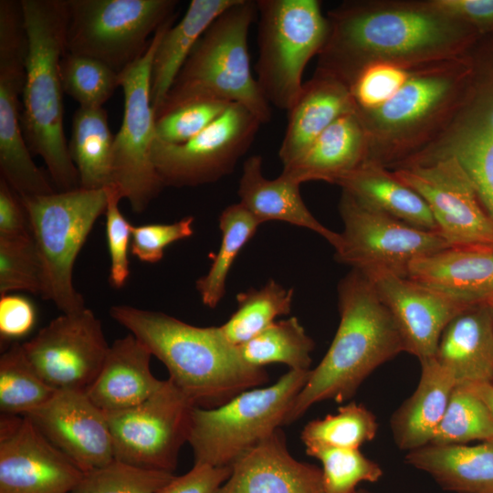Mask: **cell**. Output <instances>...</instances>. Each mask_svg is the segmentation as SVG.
Wrapping results in <instances>:
<instances>
[{"instance_id":"22","label":"cell","mask_w":493,"mask_h":493,"mask_svg":"<svg viewBox=\"0 0 493 493\" xmlns=\"http://www.w3.org/2000/svg\"><path fill=\"white\" fill-rule=\"evenodd\" d=\"M231 467L217 493H325L321 468L294 458L280 428Z\"/></svg>"},{"instance_id":"23","label":"cell","mask_w":493,"mask_h":493,"mask_svg":"<svg viewBox=\"0 0 493 493\" xmlns=\"http://www.w3.org/2000/svg\"><path fill=\"white\" fill-rule=\"evenodd\" d=\"M410 279L467 308L493 300V246L447 247L414 260Z\"/></svg>"},{"instance_id":"19","label":"cell","mask_w":493,"mask_h":493,"mask_svg":"<svg viewBox=\"0 0 493 493\" xmlns=\"http://www.w3.org/2000/svg\"><path fill=\"white\" fill-rule=\"evenodd\" d=\"M83 475L26 415L1 414L0 493H72Z\"/></svg>"},{"instance_id":"36","label":"cell","mask_w":493,"mask_h":493,"mask_svg":"<svg viewBox=\"0 0 493 493\" xmlns=\"http://www.w3.org/2000/svg\"><path fill=\"white\" fill-rule=\"evenodd\" d=\"M293 289L274 280L260 288H250L236 296L237 309L220 329L226 339L238 347L290 312Z\"/></svg>"},{"instance_id":"29","label":"cell","mask_w":493,"mask_h":493,"mask_svg":"<svg viewBox=\"0 0 493 493\" xmlns=\"http://www.w3.org/2000/svg\"><path fill=\"white\" fill-rule=\"evenodd\" d=\"M421 363L416 389L393 414V438L402 450L412 451L431 444L455 389L453 377L434 358Z\"/></svg>"},{"instance_id":"49","label":"cell","mask_w":493,"mask_h":493,"mask_svg":"<svg viewBox=\"0 0 493 493\" xmlns=\"http://www.w3.org/2000/svg\"><path fill=\"white\" fill-rule=\"evenodd\" d=\"M435 11L473 27L479 35L493 30V0H426Z\"/></svg>"},{"instance_id":"4","label":"cell","mask_w":493,"mask_h":493,"mask_svg":"<svg viewBox=\"0 0 493 493\" xmlns=\"http://www.w3.org/2000/svg\"><path fill=\"white\" fill-rule=\"evenodd\" d=\"M26 33L21 126L58 192L80 187L64 132L60 62L66 53L68 0H20Z\"/></svg>"},{"instance_id":"26","label":"cell","mask_w":493,"mask_h":493,"mask_svg":"<svg viewBox=\"0 0 493 493\" xmlns=\"http://www.w3.org/2000/svg\"><path fill=\"white\" fill-rule=\"evenodd\" d=\"M152 354L131 333L110 346L97 378L86 393L104 413L138 405L153 394L164 381L151 371Z\"/></svg>"},{"instance_id":"28","label":"cell","mask_w":493,"mask_h":493,"mask_svg":"<svg viewBox=\"0 0 493 493\" xmlns=\"http://www.w3.org/2000/svg\"><path fill=\"white\" fill-rule=\"evenodd\" d=\"M367 131L356 111L338 118L282 173L302 184L324 181L336 184L366 162Z\"/></svg>"},{"instance_id":"15","label":"cell","mask_w":493,"mask_h":493,"mask_svg":"<svg viewBox=\"0 0 493 493\" xmlns=\"http://www.w3.org/2000/svg\"><path fill=\"white\" fill-rule=\"evenodd\" d=\"M194 405L170 380L142 404L105 413L114 458L146 469L173 473L188 442Z\"/></svg>"},{"instance_id":"41","label":"cell","mask_w":493,"mask_h":493,"mask_svg":"<svg viewBox=\"0 0 493 493\" xmlns=\"http://www.w3.org/2000/svg\"><path fill=\"white\" fill-rule=\"evenodd\" d=\"M306 453L321 463L325 493H355L359 484L376 483L383 475L380 465L359 449L309 446Z\"/></svg>"},{"instance_id":"40","label":"cell","mask_w":493,"mask_h":493,"mask_svg":"<svg viewBox=\"0 0 493 493\" xmlns=\"http://www.w3.org/2000/svg\"><path fill=\"white\" fill-rule=\"evenodd\" d=\"M64 93L83 108H102L121 87V76L103 62L66 51L60 62Z\"/></svg>"},{"instance_id":"46","label":"cell","mask_w":493,"mask_h":493,"mask_svg":"<svg viewBox=\"0 0 493 493\" xmlns=\"http://www.w3.org/2000/svg\"><path fill=\"white\" fill-rule=\"evenodd\" d=\"M107 194L106 237L110 259V283L121 288L130 276L129 248L132 225L124 217L119 204L122 199L118 188L111 184L105 188Z\"/></svg>"},{"instance_id":"6","label":"cell","mask_w":493,"mask_h":493,"mask_svg":"<svg viewBox=\"0 0 493 493\" xmlns=\"http://www.w3.org/2000/svg\"><path fill=\"white\" fill-rule=\"evenodd\" d=\"M257 16V1L237 0L214 20L194 47L155 120L198 100L237 103L262 124L271 120V107L250 68L248 32Z\"/></svg>"},{"instance_id":"11","label":"cell","mask_w":493,"mask_h":493,"mask_svg":"<svg viewBox=\"0 0 493 493\" xmlns=\"http://www.w3.org/2000/svg\"><path fill=\"white\" fill-rule=\"evenodd\" d=\"M175 16L173 15L157 29L144 54L120 74L124 111L113 140L112 184L135 213L143 212L164 187L152 157L156 130L151 74L156 47Z\"/></svg>"},{"instance_id":"18","label":"cell","mask_w":493,"mask_h":493,"mask_svg":"<svg viewBox=\"0 0 493 493\" xmlns=\"http://www.w3.org/2000/svg\"><path fill=\"white\" fill-rule=\"evenodd\" d=\"M110 346L100 320L88 308L62 313L22 344L48 385L85 393L100 372Z\"/></svg>"},{"instance_id":"24","label":"cell","mask_w":493,"mask_h":493,"mask_svg":"<svg viewBox=\"0 0 493 493\" xmlns=\"http://www.w3.org/2000/svg\"><path fill=\"white\" fill-rule=\"evenodd\" d=\"M355 111L348 86L334 74L316 68L288 110V120L278 151L283 167L297 161L331 123Z\"/></svg>"},{"instance_id":"14","label":"cell","mask_w":493,"mask_h":493,"mask_svg":"<svg viewBox=\"0 0 493 493\" xmlns=\"http://www.w3.org/2000/svg\"><path fill=\"white\" fill-rule=\"evenodd\" d=\"M339 210L344 228L334 247L335 257L365 276L390 273L407 278L414 260L449 247L437 232L376 212L345 192Z\"/></svg>"},{"instance_id":"9","label":"cell","mask_w":493,"mask_h":493,"mask_svg":"<svg viewBox=\"0 0 493 493\" xmlns=\"http://www.w3.org/2000/svg\"><path fill=\"white\" fill-rule=\"evenodd\" d=\"M257 81L269 103L289 110L299 96L304 69L320 52L328 21L318 0H257Z\"/></svg>"},{"instance_id":"45","label":"cell","mask_w":493,"mask_h":493,"mask_svg":"<svg viewBox=\"0 0 493 493\" xmlns=\"http://www.w3.org/2000/svg\"><path fill=\"white\" fill-rule=\"evenodd\" d=\"M230 104L198 100L182 105L156 118V139L171 144L185 142L213 123Z\"/></svg>"},{"instance_id":"2","label":"cell","mask_w":493,"mask_h":493,"mask_svg":"<svg viewBox=\"0 0 493 493\" xmlns=\"http://www.w3.org/2000/svg\"><path fill=\"white\" fill-rule=\"evenodd\" d=\"M110 317L167 368L169 379L195 406L215 408L269 381L246 363L219 327H197L160 311L114 305Z\"/></svg>"},{"instance_id":"1","label":"cell","mask_w":493,"mask_h":493,"mask_svg":"<svg viewBox=\"0 0 493 493\" xmlns=\"http://www.w3.org/2000/svg\"><path fill=\"white\" fill-rule=\"evenodd\" d=\"M317 68L346 85L379 62L405 67L467 55L479 34L420 1H348L330 10Z\"/></svg>"},{"instance_id":"12","label":"cell","mask_w":493,"mask_h":493,"mask_svg":"<svg viewBox=\"0 0 493 493\" xmlns=\"http://www.w3.org/2000/svg\"><path fill=\"white\" fill-rule=\"evenodd\" d=\"M472 63L468 87L451 120L404 165L455 158L493 217V49L475 51Z\"/></svg>"},{"instance_id":"27","label":"cell","mask_w":493,"mask_h":493,"mask_svg":"<svg viewBox=\"0 0 493 493\" xmlns=\"http://www.w3.org/2000/svg\"><path fill=\"white\" fill-rule=\"evenodd\" d=\"M262 165V157L257 154L244 163L237 192L239 203L261 224L277 220L307 228L335 247L340 233L325 227L309 212L300 195V184L282 173L275 179H267Z\"/></svg>"},{"instance_id":"21","label":"cell","mask_w":493,"mask_h":493,"mask_svg":"<svg viewBox=\"0 0 493 493\" xmlns=\"http://www.w3.org/2000/svg\"><path fill=\"white\" fill-rule=\"evenodd\" d=\"M366 277L390 311L404 351L419 362L434 358L444 330L467 308L409 278L390 273Z\"/></svg>"},{"instance_id":"48","label":"cell","mask_w":493,"mask_h":493,"mask_svg":"<svg viewBox=\"0 0 493 493\" xmlns=\"http://www.w3.org/2000/svg\"><path fill=\"white\" fill-rule=\"evenodd\" d=\"M232 467L194 464L190 471L173 477L157 493H217L231 475Z\"/></svg>"},{"instance_id":"37","label":"cell","mask_w":493,"mask_h":493,"mask_svg":"<svg viewBox=\"0 0 493 493\" xmlns=\"http://www.w3.org/2000/svg\"><path fill=\"white\" fill-rule=\"evenodd\" d=\"M58 391L48 385L27 360L22 344L13 343L0 357V410L26 415L47 404Z\"/></svg>"},{"instance_id":"44","label":"cell","mask_w":493,"mask_h":493,"mask_svg":"<svg viewBox=\"0 0 493 493\" xmlns=\"http://www.w3.org/2000/svg\"><path fill=\"white\" fill-rule=\"evenodd\" d=\"M414 68L379 62L362 68L347 84L355 110L383 105L404 84Z\"/></svg>"},{"instance_id":"52","label":"cell","mask_w":493,"mask_h":493,"mask_svg":"<svg viewBox=\"0 0 493 493\" xmlns=\"http://www.w3.org/2000/svg\"><path fill=\"white\" fill-rule=\"evenodd\" d=\"M467 387L485 403L493 415V383H481Z\"/></svg>"},{"instance_id":"43","label":"cell","mask_w":493,"mask_h":493,"mask_svg":"<svg viewBox=\"0 0 493 493\" xmlns=\"http://www.w3.org/2000/svg\"><path fill=\"white\" fill-rule=\"evenodd\" d=\"M42 271L29 236L0 237V295L26 291L41 295Z\"/></svg>"},{"instance_id":"53","label":"cell","mask_w":493,"mask_h":493,"mask_svg":"<svg viewBox=\"0 0 493 493\" xmlns=\"http://www.w3.org/2000/svg\"><path fill=\"white\" fill-rule=\"evenodd\" d=\"M355 493H373V492H371V491L363 489V488H359V489L356 490Z\"/></svg>"},{"instance_id":"47","label":"cell","mask_w":493,"mask_h":493,"mask_svg":"<svg viewBox=\"0 0 493 493\" xmlns=\"http://www.w3.org/2000/svg\"><path fill=\"white\" fill-rule=\"evenodd\" d=\"M194 218L191 215L170 224L131 226V253L144 263H157L171 244L190 237Z\"/></svg>"},{"instance_id":"3","label":"cell","mask_w":493,"mask_h":493,"mask_svg":"<svg viewBox=\"0 0 493 493\" xmlns=\"http://www.w3.org/2000/svg\"><path fill=\"white\" fill-rule=\"evenodd\" d=\"M340 323L287 416L288 425L313 404L351 398L379 366L404 351L397 326L372 281L352 269L339 284Z\"/></svg>"},{"instance_id":"50","label":"cell","mask_w":493,"mask_h":493,"mask_svg":"<svg viewBox=\"0 0 493 493\" xmlns=\"http://www.w3.org/2000/svg\"><path fill=\"white\" fill-rule=\"evenodd\" d=\"M36 323V309L32 302L22 296L5 294L0 298L1 341L24 337Z\"/></svg>"},{"instance_id":"10","label":"cell","mask_w":493,"mask_h":493,"mask_svg":"<svg viewBox=\"0 0 493 493\" xmlns=\"http://www.w3.org/2000/svg\"><path fill=\"white\" fill-rule=\"evenodd\" d=\"M68 52L96 58L122 73L146 51L176 0H68Z\"/></svg>"},{"instance_id":"34","label":"cell","mask_w":493,"mask_h":493,"mask_svg":"<svg viewBox=\"0 0 493 493\" xmlns=\"http://www.w3.org/2000/svg\"><path fill=\"white\" fill-rule=\"evenodd\" d=\"M261 223L240 203L225 208L219 216L221 243L208 272L195 283L204 305L215 308L226 292L228 273L243 246Z\"/></svg>"},{"instance_id":"30","label":"cell","mask_w":493,"mask_h":493,"mask_svg":"<svg viewBox=\"0 0 493 493\" xmlns=\"http://www.w3.org/2000/svg\"><path fill=\"white\" fill-rule=\"evenodd\" d=\"M404 461L444 490L493 493V439L473 446L429 444L409 451Z\"/></svg>"},{"instance_id":"51","label":"cell","mask_w":493,"mask_h":493,"mask_svg":"<svg viewBox=\"0 0 493 493\" xmlns=\"http://www.w3.org/2000/svg\"><path fill=\"white\" fill-rule=\"evenodd\" d=\"M29 235L30 225L22 198L0 177V237Z\"/></svg>"},{"instance_id":"16","label":"cell","mask_w":493,"mask_h":493,"mask_svg":"<svg viewBox=\"0 0 493 493\" xmlns=\"http://www.w3.org/2000/svg\"><path fill=\"white\" fill-rule=\"evenodd\" d=\"M262 123L246 108L231 103L202 132L179 143L155 140L152 162L164 187H194L232 173Z\"/></svg>"},{"instance_id":"8","label":"cell","mask_w":493,"mask_h":493,"mask_svg":"<svg viewBox=\"0 0 493 493\" xmlns=\"http://www.w3.org/2000/svg\"><path fill=\"white\" fill-rule=\"evenodd\" d=\"M20 197L40 260L42 298L62 313L85 309V300L73 285V267L96 220L105 214L106 190L79 187Z\"/></svg>"},{"instance_id":"32","label":"cell","mask_w":493,"mask_h":493,"mask_svg":"<svg viewBox=\"0 0 493 493\" xmlns=\"http://www.w3.org/2000/svg\"><path fill=\"white\" fill-rule=\"evenodd\" d=\"M237 0H192L180 21L169 26L156 47L151 74V99L163 104L196 42L214 20Z\"/></svg>"},{"instance_id":"35","label":"cell","mask_w":493,"mask_h":493,"mask_svg":"<svg viewBox=\"0 0 493 493\" xmlns=\"http://www.w3.org/2000/svg\"><path fill=\"white\" fill-rule=\"evenodd\" d=\"M313 349V340L296 317L275 321L238 346L242 359L252 366L283 363L289 370L300 371L310 370Z\"/></svg>"},{"instance_id":"25","label":"cell","mask_w":493,"mask_h":493,"mask_svg":"<svg viewBox=\"0 0 493 493\" xmlns=\"http://www.w3.org/2000/svg\"><path fill=\"white\" fill-rule=\"evenodd\" d=\"M456 386L493 383V313L489 304L471 306L444 330L435 355Z\"/></svg>"},{"instance_id":"33","label":"cell","mask_w":493,"mask_h":493,"mask_svg":"<svg viewBox=\"0 0 493 493\" xmlns=\"http://www.w3.org/2000/svg\"><path fill=\"white\" fill-rule=\"evenodd\" d=\"M113 140L103 107L77 109L68 151L81 188L100 190L112 184Z\"/></svg>"},{"instance_id":"54","label":"cell","mask_w":493,"mask_h":493,"mask_svg":"<svg viewBox=\"0 0 493 493\" xmlns=\"http://www.w3.org/2000/svg\"><path fill=\"white\" fill-rule=\"evenodd\" d=\"M490 305V308H491V310H492V313H493V300L489 303Z\"/></svg>"},{"instance_id":"20","label":"cell","mask_w":493,"mask_h":493,"mask_svg":"<svg viewBox=\"0 0 493 493\" xmlns=\"http://www.w3.org/2000/svg\"><path fill=\"white\" fill-rule=\"evenodd\" d=\"M26 416L84 473L115 459L105 413L85 392L58 391L47 404Z\"/></svg>"},{"instance_id":"38","label":"cell","mask_w":493,"mask_h":493,"mask_svg":"<svg viewBox=\"0 0 493 493\" xmlns=\"http://www.w3.org/2000/svg\"><path fill=\"white\" fill-rule=\"evenodd\" d=\"M377 430L374 414L363 404L351 402L339 407L336 414L309 422L300 438L305 446L359 449L375 437Z\"/></svg>"},{"instance_id":"42","label":"cell","mask_w":493,"mask_h":493,"mask_svg":"<svg viewBox=\"0 0 493 493\" xmlns=\"http://www.w3.org/2000/svg\"><path fill=\"white\" fill-rule=\"evenodd\" d=\"M173 473L134 467L114 459L84 473L72 493H157Z\"/></svg>"},{"instance_id":"5","label":"cell","mask_w":493,"mask_h":493,"mask_svg":"<svg viewBox=\"0 0 493 493\" xmlns=\"http://www.w3.org/2000/svg\"><path fill=\"white\" fill-rule=\"evenodd\" d=\"M470 51L414 68L383 105L355 110L369 139L365 163L393 170L439 134L468 87L473 71Z\"/></svg>"},{"instance_id":"13","label":"cell","mask_w":493,"mask_h":493,"mask_svg":"<svg viewBox=\"0 0 493 493\" xmlns=\"http://www.w3.org/2000/svg\"><path fill=\"white\" fill-rule=\"evenodd\" d=\"M26 33L21 2L0 0V173L20 195L56 192L32 158L21 126Z\"/></svg>"},{"instance_id":"7","label":"cell","mask_w":493,"mask_h":493,"mask_svg":"<svg viewBox=\"0 0 493 493\" xmlns=\"http://www.w3.org/2000/svg\"><path fill=\"white\" fill-rule=\"evenodd\" d=\"M309 374L289 370L274 384L245 391L220 406H194L188 436L194 464L231 467L286 424Z\"/></svg>"},{"instance_id":"39","label":"cell","mask_w":493,"mask_h":493,"mask_svg":"<svg viewBox=\"0 0 493 493\" xmlns=\"http://www.w3.org/2000/svg\"><path fill=\"white\" fill-rule=\"evenodd\" d=\"M493 439V415L467 386H456L431 444L466 445Z\"/></svg>"},{"instance_id":"17","label":"cell","mask_w":493,"mask_h":493,"mask_svg":"<svg viewBox=\"0 0 493 493\" xmlns=\"http://www.w3.org/2000/svg\"><path fill=\"white\" fill-rule=\"evenodd\" d=\"M391 171L425 200L449 247L493 246V217L455 158Z\"/></svg>"},{"instance_id":"31","label":"cell","mask_w":493,"mask_h":493,"mask_svg":"<svg viewBox=\"0 0 493 493\" xmlns=\"http://www.w3.org/2000/svg\"><path fill=\"white\" fill-rule=\"evenodd\" d=\"M336 184L362 205L411 226L437 232L425 200L391 170L364 163L340 178Z\"/></svg>"}]
</instances>
